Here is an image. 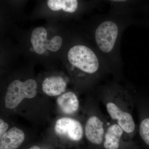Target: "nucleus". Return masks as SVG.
Wrapping results in <instances>:
<instances>
[{
  "mask_svg": "<svg viewBox=\"0 0 149 149\" xmlns=\"http://www.w3.org/2000/svg\"><path fill=\"white\" fill-rule=\"evenodd\" d=\"M48 7L53 11L63 10L66 13H74L78 7V1L76 0H49Z\"/></svg>",
  "mask_w": 149,
  "mask_h": 149,
  "instance_id": "nucleus-12",
  "label": "nucleus"
},
{
  "mask_svg": "<svg viewBox=\"0 0 149 149\" xmlns=\"http://www.w3.org/2000/svg\"><path fill=\"white\" fill-rule=\"evenodd\" d=\"M66 83L63 77L60 76H51L46 77L43 81V92L49 96H58L64 93Z\"/></svg>",
  "mask_w": 149,
  "mask_h": 149,
  "instance_id": "nucleus-9",
  "label": "nucleus"
},
{
  "mask_svg": "<svg viewBox=\"0 0 149 149\" xmlns=\"http://www.w3.org/2000/svg\"><path fill=\"white\" fill-rule=\"evenodd\" d=\"M57 135L73 141H79L83 138V126L78 120L68 117L58 119L54 126Z\"/></svg>",
  "mask_w": 149,
  "mask_h": 149,
  "instance_id": "nucleus-5",
  "label": "nucleus"
},
{
  "mask_svg": "<svg viewBox=\"0 0 149 149\" xmlns=\"http://www.w3.org/2000/svg\"><path fill=\"white\" fill-rule=\"evenodd\" d=\"M57 103L62 111L66 114H73L79 108V100L72 92H66L58 97Z\"/></svg>",
  "mask_w": 149,
  "mask_h": 149,
  "instance_id": "nucleus-10",
  "label": "nucleus"
},
{
  "mask_svg": "<svg viewBox=\"0 0 149 149\" xmlns=\"http://www.w3.org/2000/svg\"><path fill=\"white\" fill-rule=\"evenodd\" d=\"M67 56L70 63L82 72L93 74L98 70V58L94 52L87 46H73L70 49Z\"/></svg>",
  "mask_w": 149,
  "mask_h": 149,
  "instance_id": "nucleus-1",
  "label": "nucleus"
},
{
  "mask_svg": "<svg viewBox=\"0 0 149 149\" xmlns=\"http://www.w3.org/2000/svg\"><path fill=\"white\" fill-rule=\"evenodd\" d=\"M124 130L118 124H113L108 128L104 136V146L106 149H118Z\"/></svg>",
  "mask_w": 149,
  "mask_h": 149,
  "instance_id": "nucleus-11",
  "label": "nucleus"
},
{
  "mask_svg": "<svg viewBox=\"0 0 149 149\" xmlns=\"http://www.w3.org/2000/svg\"><path fill=\"white\" fill-rule=\"evenodd\" d=\"M37 82L32 79L24 82L16 80L9 85L5 97V107L13 109L25 98L32 99L37 95Z\"/></svg>",
  "mask_w": 149,
  "mask_h": 149,
  "instance_id": "nucleus-2",
  "label": "nucleus"
},
{
  "mask_svg": "<svg viewBox=\"0 0 149 149\" xmlns=\"http://www.w3.org/2000/svg\"><path fill=\"white\" fill-rule=\"evenodd\" d=\"M29 149H40V147L37 146H35L31 147Z\"/></svg>",
  "mask_w": 149,
  "mask_h": 149,
  "instance_id": "nucleus-15",
  "label": "nucleus"
},
{
  "mask_svg": "<svg viewBox=\"0 0 149 149\" xmlns=\"http://www.w3.org/2000/svg\"><path fill=\"white\" fill-rule=\"evenodd\" d=\"M139 130L141 138L149 146V118H146L141 122Z\"/></svg>",
  "mask_w": 149,
  "mask_h": 149,
  "instance_id": "nucleus-13",
  "label": "nucleus"
},
{
  "mask_svg": "<svg viewBox=\"0 0 149 149\" xmlns=\"http://www.w3.org/2000/svg\"><path fill=\"white\" fill-rule=\"evenodd\" d=\"M8 128V123L1 118L0 119V137H2L7 132Z\"/></svg>",
  "mask_w": 149,
  "mask_h": 149,
  "instance_id": "nucleus-14",
  "label": "nucleus"
},
{
  "mask_svg": "<svg viewBox=\"0 0 149 149\" xmlns=\"http://www.w3.org/2000/svg\"><path fill=\"white\" fill-rule=\"evenodd\" d=\"M85 132L88 141L92 143L100 145L103 142L104 136L103 123L97 116H91L85 124Z\"/></svg>",
  "mask_w": 149,
  "mask_h": 149,
  "instance_id": "nucleus-7",
  "label": "nucleus"
},
{
  "mask_svg": "<svg viewBox=\"0 0 149 149\" xmlns=\"http://www.w3.org/2000/svg\"><path fill=\"white\" fill-rule=\"evenodd\" d=\"M25 139V134L21 129L13 127L0 137V149H17Z\"/></svg>",
  "mask_w": 149,
  "mask_h": 149,
  "instance_id": "nucleus-8",
  "label": "nucleus"
},
{
  "mask_svg": "<svg viewBox=\"0 0 149 149\" xmlns=\"http://www.w3.org/2000/svg\"><path fill=\"white\" fill-rule=\"evenodd\" d=\"M118 34V27L113 22L107 20L101 23L95 32V39L100 50L105 53L111 52Z\"/></svg>",
  "mask_w": 149,
  "mask_h": 149,
  "instance_id": "nucleus-3",
  "label": "nucleus"
},
{
  "mask_svg": "<svg viewBox=\"0 0 149 149\" xmlns=\"http://www.w3.org/2000/svg\"><path fill=\"white\" fill-rule=\"evenodd\" d=\"M47 37V31L44 27H36L33 30L30 40L36 53L42 54L47 50L56 52L61 47L63 41L60 36L57 35L50 40H48Z\"/></svg>",
  "mask_w": 149,
  "mask_h": 149,
  "instance_id": "nucleus-4",
  "label": "nucleus"
},
{
  "mask_svg": "<svg viewBox=\"0 0 149 149\" xmlns=\"http://www.w3.org/2000/svg\"><path fill=\"white\" fill-rule=\"evenodd\" d=\"M107 111L113 120L127 133H131L135 129V123L131 115L123 111L117 105L110 102L107 104Z\"/></svg>",
  "mask_w": 149,
  "mask_h": 149,
  "instance_id": "nucleus-6",
  "label": "nucleus"
}]
</instances>
